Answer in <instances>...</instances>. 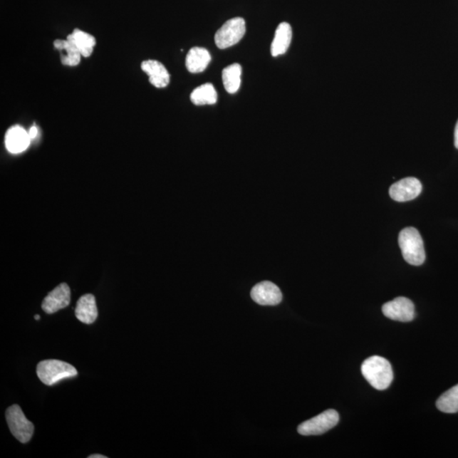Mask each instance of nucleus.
I'll use <instances>...</instances> for the list:
<instances>
[{
  "label": "nucleus",
  "mask_w": 458,
  "mask_h": 458,
  "mask_svg": "<svg viewBox=\"0 0 458 458\" xmlns=\"http://www.w3.org/2000/svg\"><path fill=\"white\" fill-rule=\"evenodd\" d=\"M361 369L363 377L376 390H386L392 383V367L384 358L373 355L363 362Z\"/></svg>",
  "instance_id": "1"
},
{
  "label": "nucleus",
  "mask_w": 458,
  "mask_h": 458,
  "mask_svg": "<svg viewBox=\"0 0 458 458\" xmlns=\"http://www.w3.org/2000/svg\"><path fill=\"white\" fill-rule=\"evenodd\" d=\"M399 246L401 248L404 260L413 266L424 264L426 258L424 241L416 229H404L399 234Z\"/></svg>",
  "instance_id": "2"
},
{
  "label": "nucleus",
  "mask_w": 458,
  "mask_h": 458,
  "mask_svg": "<svg viewBox=\"0 0 458 458\" xmlns=\"http://www.w3.org/2000/svg\"><path fill=\"white\" fill-rule=\"evenodd\" d=\"M39 380L48 386L54 385L62 380L78 375L77 369L71 364L60 360H44L37 366Z\"/></svg>",
  "instance_id": "3"
},
{
  "label": "nucleus",
  "mask_w": 458,
  "mask_h": 458,
  "mask_svg": "<svg viewBox=\"0 0 458 458\" xmlns=\"http://www.w3.org/2000/svg\"><path fill=\"white\" fill-rule=\"evenodd\" d=\"M9 429L16 439L21 443H28L33 437L34 426L26 419L19 405H13L6 412Z\"/></svg>",
  "instance_id": "4"
},
{
  "label": "nucleus",
  "mask_w": 458,
  "mask_h": 458,
  "mask_svg": "<svg viewBox=\"0 0 458 458\" xmlns=\"http://www.w3.org/2000/svg\"><path fill=\"white\" fill-rule=\"evenodd\" d=\"M340 421L339 413L333 409L320 413L298 427V433L301 435H320L328 432L338 425Z\"/></svg>",
  "instance_id": "5"
},
{
  "label": "nucleus",
  "mask_w": 458,
  "mask_h": 458,
  "mask_svg": "<svg viewBox=\"0 0 458 458\" xmlns=\"http://www.w3.org/2000/svg\"><path fill=\"white\" fill-rule=\"evenodd\" d=\"M246 21L241 17H235L226 21L215 34V43L221 50H225L238 43L246 34Z\"/></svg>",
  "instance_id": "6"
},
{
  "label": "nucleus",
  "mask_w": 458,
  "mask_h": 458,
  "mask_svg": "<svg viewBox=\"0 0 458 458\" xmlns=\"http://www.w3.org/2000/svg\"><path fill=\"white\" fill-rule=\"evenodd\" d=\"M382 312L386 318L394 321L407 323L415 318V304L406 297H397L387 302L382 308Z\"/></svg>",
  "instance_id": "7"
},
{
  "label": "nucleus",
  "mask_w": 458,
  "mask_h": 458,
  "mask_svg": "<svg viewBox=\"0 0 458 458\" xmlns=\"http://www.w3.org/2000/svg\"><path fill=\"white\" fill-rule=\"evenodd\" d=\"M422 186L416 177H406L390 186V195L395 202L412 201L421 194Z\"/></svg>",
  "instance_id": "8"
},
{
  "label": "nucleus",
  "mask_w": 458,
  "mask_h": 458,
  "mask_svg": "<svg viewBox=\"0 0 458 458\" xmlns=\"http://www.w3.org/2000/svg\"><path fill=\"white\" fill-rule=\"evenodd\" d=\"M251 296L253 301L261 306H276L283 299L280 288L275 283L269 281L256 284L251 290Z\"/></svg>",
  "instance_id": "9"
},
{
  "label": "nucleus",
  "mask_w": 458,
  "mask_h": 458,
  "mask_svg": "<svg viewBox=\"0 0 458 458\" xmlns=\"http://www.w3.org/2000/svg\"><path fill=\"white\" fill-rule=\"evenodd\" d=\"M71 302V290L68 284L61 283L44 298L42 309L44 313L52 314L66 308Z\"/></svg>",
  "instance_id": "10"
},
{
  "label": "nucleus",
  "mask_w": 458,
  "mask_h": 458,
  "mask_svg": "<svg viewBox=\"0 0 458 458\" xmlns=\"http://www.w3.org/2000/svg\"><path fill=\"white\" fill-rule=\"evenodd\" d=\"M31 143L29 133L21 126H13L6 132L4 144L9 152L20 154L24 152Z\"/></svg>",
  "instance_id": "11"
},
{
  "label": "nucleus",
  "mask_w": 458,
  "mask_h": 458,
  "mask_svg": "<svg viewBox=\"0 0 458 458\" xmlns=\"http://www.w3.org/2000/svg\"><path fill=\"white\" fill-rule=\"evenodd\" d=\"M141 69L149 76L150 83L155 88H166L170 83V74L165 66L158 61H145L142 62Z\"/></svg>",
  "instance_id": "12"
},
{
  "label": "nucleus",
  "mask_w": 458,
  "mask_h": 458,
  "mask_svg": "<svg viewBox=\"0 0 458 458\" xmlns=\"http://www.w3.org/2000/svg\"><path fill=\"white\" fill-rule=\"evenodd\" d=\"M76 317L80 322L86 324L95 323L98 318V309L95 296L91 293L83 296L78 301L75 310Z\"/></svg>",
  "instance_id": "13"
},
{
  "label": "nucleus",
  "mask_w": 458,
  "mask_h": 458,
  "mask_svg": "<svg viewBox=\"0 0 458 458\" xmlns=\"http://www.w3.org/2000/svg\"><path fill=\"white\" fill-rule=\"evenodd\" d=\"M211 60L212 56L207 48L194 47L186 56V68L191 73H203Z\"/></svg>",
  "instance_id": "14"
},
{
  "label": "nucleus",
  "mask_w": 458,
  "mask_h": 458,
  "mask_svg": "<svg viewBox=\"0 0 458 458\" xmlns=\"http://www.w3.org/2000/svg\"><path fill=\"white\" fill-rule=\"evenodd\" d=\"M291 26L287 22H282L276 29L274 41L272 46H271V54L274 57L286 54L288 47L291 46Z\"/></svg>",
  "instance_id": "15"
},
{
  "label": "nucleus",
  "mask_w": 458,
  "mask_h": 458,
  "mask_svg": "<svg viewBox=\"0 0 458 458\" xmlns=\"http://www.w3.org/2000/svg\"><path fill=\"white\" fill-rule=\"evenodd\" d=\"M68 38L77 46L83 57H90L93 54V48L96 46V40L93 35L75 29L73 33L68 35Z\"/></svg>",
  "instance_id": "16"
},
{
  "label": "nucleus",
  "mask_w": 458,
  "mask_h": 458,
  "mask_svg": "<svg viewBox=\"0 0 458 458\" xmlns=\"http://www.w3.org/2000/svg\"><path fill=\"white\" fill-rule=\"evenodd\" d=\"M241 66L234 63L222 71V82L227 92L235 93L238 92L241 84Z\"/></svg>",
  "instance_id": "17"
},
{
  "label": "nucleus",
  "mask_w": 458,
  "mask_h": 458,
  "mask_svg": "<svg viewBox=\"0 0 458 458\" xmlns=\"http://www.w3.org/2000/svg\"><path fill=\"white\" fill-rule=\"evenodd\" d=\"M190 100L197 105H214L217 100V93L212 83H204L191 93Z\"/></svg>",
  "instance_id": "18"
},
{
  "label": "nucleus",
  "mask_w": 458,
  "mask_h": 458,
  "mask_svg": "<svg viewBox=\"0 0 458 458\" xmlns=\"http://www.w3.org/2000/svg\"><path fill=\"white\" fill-rule=\"evenodd\" d=\"M437 407L440 412L444 413L458 412V385L440 395Z\"/></svg>",
  "instance_id": "19"
},
{
  "label": "nucleus",
  "mask_w": 458,
  "mask_h": 458,
  "mask_svg": "<svg viewBox=\"0 0 458 458\" xmlns=\"http://www.w3.org/2000/svg\"><path fill=\"white\" fill-rule=\"evenodd\" d=\"M62 51L66 52V56H61L62 64L68 66H77L79 65L83 56L81 52L79 51L78 48L72 40L66 38V46Z\"/></svg>",
  "instance_id": "20"
},
{
  "label": "nucleus",
  "mask_w": 458,
  "mask_h": 458,
  "mask_svg": "<svg viewBox=\"0 0 458 458\" xmlns=\"http://www.w3.org/2000/svg\"><path fill=\"white\" fill-rule=\"evenodd\" d=\"M66 39H56L54 42V46L58 51H63L66 46Z\"/></svg>",
  "instance_id": "21"
},
{
  "label": "nucleus",
  "mask_w": 458,
  "mask_h": 458,
  "mask_svg": "<svg viewBox=\"0 0 458 458\" xmlns=\"http://www.w3.org/2000/svg\"><path fill=\"white\" fill-rule=\"evenodd\" d=\"M31 140L35 139L37 137L38 133V129L36 126L31 127L28 131Z\"/></svg>",
  "instance_id": "22"
},
{
  "label": "nucleus",
  "mask_w": 458,
  "mask_h": 458,
  "mask_svg": "<svg viewBox=\"0 0 458 458\" xmlns=\"http://www.w3.org/2000/svg\"><path fill=\"white\" fill-rule=\"evenodd\" d=\"M454 145L456 148L458 150V121L456 124L455 131H454Z\"/></svg>",
  "instance_id": "23"
},
{
  "label": "nucleus",
  "mask_w": 458,
  "mask_h": 458,
  "mask_svg": "<svg viewBox=\"0 0 458 458\" xmlns=\"http://www.w3.org/2000/svg\"><path fill=\"white\" fill-rule=\"evenodd\" d=\"M88 458H108V457L100 454H93L88 457Z\"/></svg>",
  "instance_id": "24"
},
{
  "label": "nucleus",
  "mask_w": 458,
  "mask_h": 458,
  "mask_svg": "<svg viewBox=\"0 0 458 458\" xmlns=\"http://www.w3.org/2000/svg\"><path fill=\"white\" fill-rule=\"evenodd\" d=\"M35 319L39 320L40 319V316L39 315H35Z\"/></svg>",
  "instance_id": "25"
}]
</instances>
